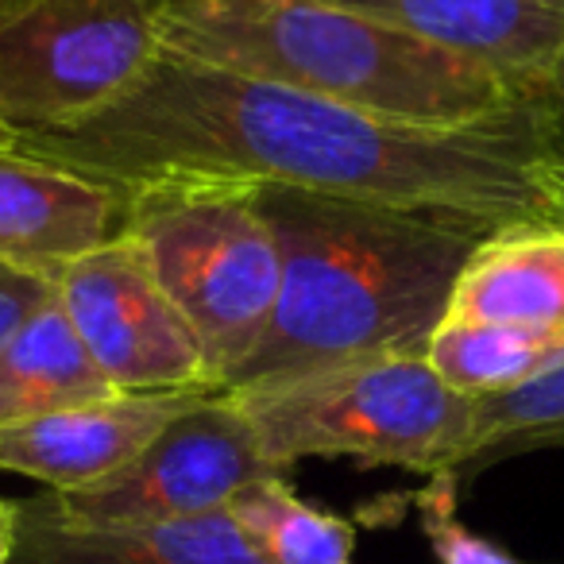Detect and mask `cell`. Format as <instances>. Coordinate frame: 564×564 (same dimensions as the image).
<instances>
[{"instance_id": "18", "label": "cell", "mask_w": 564, "mask_h": 564, "mask_svg": "<svg viewBox=\"0 0 564 564\" xmlns=\"http://www.w3.org/2000/svg\"><path fill=\"white\" fill-rule=\"evenodd\" d=\"M456 495H460V479L453 471L430 476V484L414 495L417 518H422V530L430 538L437 564H525L518 556H510L507 549H499L495 541L468 530L460 522V514H456Z\"/></svg>"}, {"instance_id": "1", "label": "cell", "mask_w": 564, "mask_h": 564, "mask_svg": "<svg viewBox=\"0 0 564 564\" xmlns=\"http://www.w3.org/2000/svg\"><path fill=\"white\" fill-rule=\"evenodd\" d=\"M0 148L124 194L306 189L507 228L538 220V163L549 155V135L541 105L479 124H402L163 51L97 117L0 135Z\"/></svg>"}, {"instance_id": "13", "label": "cell", "mask_w": 564, "mask_h": 564, "mask_svg": "<svg viewBox=\"0 0 564 564\" xmlns=\"http://www.w3.org/2000/svg\"><path fill=\"white\" fill-rule=\"evenodd\" d=\"M445 317L495 322L564 340V228H495L456 279Z\"/></svg>"}, {"instance_id": "6", "label": "cell", "mask_w": 564, "mask_h": 564, "mask_svg": "<svg viewBox=\"0 0 564 564\" xmlns=\"http://www.w3.org/2000/svg\"><path fill=\"white\" fill-rule=\"evenodd\" d=\"M159 55V0H28L0 20V135L97 117Z\"/></svg>"}, {"instance_id": "23", "label": "cell", "mask_w": 564, "mask_h": 564, "mask_svg": "<svg viewBox=\"0 0 564 564\" xmlns=\"http://www.w3.org/2000/svg\"><path fill=\"white\" fill-rule=\"evenodd\" d=\"M24 4H28V0H0V20H9L12 12L24 9Z\"/></svg>"}, {"instance_id": "11", "label": "cell", "mask_w": 564, "mask_h": 564, "mask_svg": "<svg viewBox=\"0 0 564 564\" xmlns=\"http://www.w3.org/2000/svg\"><path fill=\"white\" fill-rule=\"evenodd\" d=\"M124 225V189L0 148V267L55 279Z\"/></svg>"}, {"instance_id": "14", "label": "cell", "mask_w": 564, "mask_h": 564, "mask_svg": "<svg viewBox=\"0 0 564 564\" xmlns=\"http://www.w3.org/2000/svg\"><path fill=\"white\" fill-rule=\"evenodd\" d=\"M105 394H112L109 379L82 348L51 286V299L0 348V430Z\"/></svg>"}, {"instance_id": "7", "label": "cell", "mask_w": 564, "mask_h": 564, "mask_svg": "<svg viewBox=\"0 0 564 564\" xmlns=\"http://www.w3.org/2000/svg\"><path fill=\"white\" fill-rule=\"evenodd\" d=\"M51 286L112 391H213L202 340L132 232L82 251Z\"/></svg>"}, {"instance_id": "2", "label": "cell", "mask_w": 564, "mask_h": 564, "mask_svg": "<svg viewBox=\"0 0 564 564\" xmlns=\"http://www.w3.org/2000/svg\"><path fill=\"white\" fill-rule=\"evenodd\" d=\"M251 194L279 236L282 286L228 391L360 356L425 352L471 251L499 228L464 213L306 189Z\"/></svg>"}, {"instance_id": "10", "label": "cell", "mask_w": 564, "mask_h": 564, "mask_svg": "<svg viewBox=\"0 0 564 564\" xmlns=\"http://www.w3.org/2000/svg\"><path fill=\"white\" fill-rule=\"evenodd\" d=\"M499 74L541 105L564 51V0H329Z\"/></svg>"}, {"instance_id": "8", "label": "cell", "mask_w": 564, "mask_h": 564, "mask_svg": "<svg viewBox=\"0 0 564 564\" xmlns=\"http://www.w3.org/2000/svg\"><path fill=\"white\" fill-rule=\"evenodd\" d=\"M271 471L240 402L228 391H205L117 476L86 491L43 495L74 522H189L228 510L243 487Z\"/></svg>"}, {"instance_id": "19", "label": "cell", "mask_w": 564, "mask_h": 564, "mask_svg": "<svg viewBox=\"0 0 564 564\" xmlns=\"http://www.w3.org/2000/svg\"><path fill=\"white\" fill-rule=\"evenodd\" d=\"M51 299V279L0 267V348Z\"/></svg>"}, {"instance_id": "9", "label": "cell", "mask_w": 564, "mask_h": 564, "mask_svg": "<svg viewBox=\"0 0 564 564\" xmlns=\"http://www.w3.org/2000/svg\"><path fill=\"white\" fill-rule=\"evenodd\" d=\"M205 391H112L0 430V471L86 491L135 460Z\"/></svg>"}, {"instance_id": "4", "label": "cell", "mask_w": 564, "mask_h": 564, "mask_svg": "<svg viewBox=\"0 0 564 564\" xmlns=\"http://www.w3.org/2000/svg\"><path fill=\"white\" fill-rule=\"evenodd\" d=\"M228 394L274 471L299 460H356L456 476L476 437V399L453 391L425 352L360 356Z\"/></svg>"}, {"instance_id": "15", "label": "cell", "mask_w": 564, "mask_h": 564, "mask_svg": "<svg viewBox=\"0 0 564 564\" xmlns=\"http://www.w3.org/2000/svg\"><path fill=\"white\" fill-rule=\"evenodd\" d=\"M561 352V337L495 322H460V317H445L425 345L430 368L468 399L514 391L541 376Z\"/></svg>"}, {"instance_id": "17", "label": "cell", "mask_w": 564, "mask_h": 564, "mask_svg": "<svg viewBox=\"0 0 564 564\" xmlns=\"http://www.w3.org/2000/svg\"><path fill=\"white\" fill-rule=\"evenodd\" d=\"M564 448V352L514 391L476 399V437L456 479H471L525 453Z\"/></svg>"}, {"instance_id": "22", "label": "cell", "mask_w": 564, "mask_h": 564, "mask_svg": "<svg viewBox=\"0 0 564 564\" xmlns=\"http://www.w3.org/2000/svg\"><path fill=\"white\" fill-rule=\"evenodd\" d=\"M17 533H20V507L9 499H0V564H12Z\"/></svg>"}, {"instance_id": "3", "label": "cell", "mask_w": 564, "mask_h": 564, "mask_svg": "<svg viewBox=\"0 0 564 564\" xmlns=\"http://www.w3.org/2000/svg\"><path fill=\"white\" fill-rule=\"evenodd\" d=\"M159 43L402 124H479L533 105L487 66L329 0H159Z\"/></svg>"}, {"instance_id": "12", "label": "cell", "mask_w": 564, "mask_h": 564, "mask_svg": "<svg viewBox=\"0 0 564 564\" xmlns=\"http://www.w3.org/2000/svg\"><path fill=\"white\" fill-rule=\"evenodd\" d=\"M17 507L12 564H267L228 510L189 522L97 525L58 514L47 495Z\"/></svg>"}, {"instance_id": "20", "label": "cell", "mask_w": 564, "mask_h": 564, "mask_svg": "<svg viewBox=\"0 0 564 564\" xmlns=\"http://www.w3.org/2000/svg\"><path fill=\"white\" fill-rule=\"evenodd\" d=\"M538 220L564 228V155H545L538 163Z\"/></svg>"}, {"instance_id": "16", "label": "cell", "mask_w": 564, "mask_h": 564, "mask_svg": "<svg viewBox=\"0 0 564 564\" xmlns=\"http://www.w3.org/2000/svg\"><path fill=\"white\" fill-rule=\"evenodd\" d=\"M228 514L267 564H352L356 525L306 502L282 471L248 484Z\"/></svg>"}, {"instance_id": "21", "label": "cell", "mask_w": 564, "mask_h": 564, "mask_svg": "<svg viewBox=\"0 0 564 564\" xmlns=\"http://www.w3.org/2000/svg\"><path fill=\"white\" fill-rule=\"evenodd\" d=\"M541 120H545L549 155H564V51L553 70V82H549L545 97H541Z\"/></svg>"}, {"instance_id": "5", "label": "cell", "mask_w": 564, "mask_h": 564, "mask_svg": "<svg viewBox=\"0 0 564 564\" xmlns=\"http://www.w3.org/2000/svg\"><path fill=\"white\" fill-rule=\"evenodd\" d=\"M151 271L197 333L213 391H228L263 340L282 251L251 189L182 186L128 194V225Z\"/></svg>"}]
</instances>
